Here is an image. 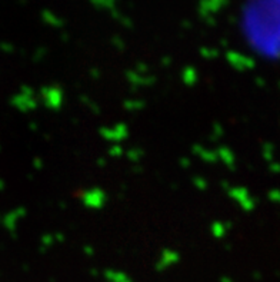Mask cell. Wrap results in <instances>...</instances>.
I'll return each mask as SVG.
<instances>
[{
  "instance_id": "6da1fadb",
  "label": "cell",
  "mask_w": 280,
  "mask_h": 282,
  "mask_svg": "<svg viewBox=\"0 0 280 282\" xmlns=\"http://www.w3.org/2000/svg\"><path fill=\"white\" fill-rule=\"evenodd\" d=\"M243 26L257 50L280 59V0H248L243 9Z\"/></svg>"
}]
</instances>
